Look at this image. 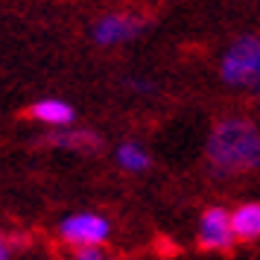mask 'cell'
Listing matches in <instances>:
<instances>
[{
  "mask_svg": "<svg viewBox=\"0 0 260 260\" xmlns=\"http://www.w3.org/2000/svg\"><path fill=\"white\" fill-rule=\"evenodd\" d=\"M208 158L219 173H246L260 167V132L248 120L231 117L213 129Z\"/></svg>",
  "mask_w": 260,
  "mask_h": 260,
  "instance_id": "6da1fadb",
  "label": "cell"
},
{
  "mask_svg": "<svg viewBox=\"0 0 260 260\" xmlns=\"http://www.w3.org/2000/svg\"><path fill=\"white\" fill-rule=\"evenodd\" d=\"M222 79L234 88H260V38H240L222 59Z\"/></svg>",
  "mask_w": 260,
  "mask_h": 260,
  "instance_id": "7a4b0ae2",
  "label": "cell"
},
{
  "mask_svg": "<svg viewBox=\"0 0 260 260\" xmlns=\"http://www.w3.org/2000/svg\"><path fill=\"white\" fill-rule=\"evenodd\" d=\"M111 225L100 213H73L59 225V240L68 248H85V246H106Z\"/></svg>",
  "mask_w": 260,
  "mask_h": 260,
  "instance_id": "3957f363",
  "label": "cell"
},
{
  "mask_svg": "<svg viewBox=\"0 0 260 260\" xmlns=\"http://www.w3.org/2000/svg\"><path fill=\"white\" fill-rule=\"evenodd\" d=\"M143 29V21L132 12H108L94 24V41L103 47L126 44Z\"/></svg>",
  "mask_w": 260,
  "mask_h": 260,
  "instance_id": "277c9868",
  "label": "cell"
},
{
  "mask_svg": "<svg viewBox=\"0 0 260 260\" xmlns=\"http://www.w3.org/2000/svg\"><path fill=\"white\" fill-rule=\"evenodd\" d=\"M234 243V225L222 208H211L199 222V246L208 251H225Z\"/></svg>",
  "mask_w": 260,
  "mask_h": 260,
  "instance_id": "5b68a950",
  "label": "cell"
},
{
  "mask_svg": "<svg viewBox=\"0 0 260 260\" xmlns=\"http://www.w3.org/2000/svg\"><path fill=\"white\" fill-rule=\"evenodd\" d=\"M29 117L41 123V126H47V129H68L76 114H73V108L64 103V100H56V96H47V100H38L32 103L29 108Z\"/></svg>",
  "mask_w": 260,
  "mask_h": 260,
  "instance_id": "8992f818",
  "label": "cell"
},
{
  "mask_svg": "<svg viewBox=\"0 0 260 260\" xmlns=\"http://www.w3.org/2000/svg\"><path fill=\"white\" fill-rule=\"evenodd\" d=\"M234 237L240 240H257L260 237V205H240L231 216Z\"/></svg>",
  "mask_w": 260,
  "mask_h": 260,
  "instance_id": "52a82bcc",
  "label": "cell"
},
{
  "mask_svg": "<svg viewBox=\"0 0 260 260\" xmlns=\"http://www.w3.org/2000/svg\"><path fill=\"white\" fill-rule=\"evenodd\" d=\"M114 158H117V164L126 170V173H143L146 167H149V155H146V149H143L141 143H120L117 152H114Z\"/></svg>",
  "mask_w": 260,
  "mask_h": 260,
  "instance_id": "ba28073f",
  "label": "cell"
},
{
  "mask_svg": "<svg viewBox=\"0 0 260 260\" xmlns=\"http://www.w3.org/2000/svg\"><path fill=\"white\" fill-rule=\"evenodd\" d=\"M53 143L64 146V149H94L96 138L91 132H59V135H53Z\"/></svg>",
  "mask_w": 260,
  "mask_h": 260,
  "instance_id": "9c48e42d",
  "label": "cell"
},
{
  "mask_svg": "<svg viewBox=\"0 0 260 260\" xmlns=\"http://www.w3.org/2000/svg\"><path fill=\"white\" fill-rule=\"evenodd\" d=\"M73 254H76L79 260H103V257H106L103 246H85V248H76Z\"/></svg>",
  "mask_w": 260,
  "mask_h": 260,
  "instance_id": "30bf717a",
  "label": "cell"
},
{
  "mask_svg": "<svg viewBox=\"0 0 260 260\" xmlns=\"http://www.w3.org/2000/svg\"><path fill=\"white\" fill-rule=\"evenodd\" d=\"M15 254V246H12V240L6 234H0V260H9Z\"/></svg>",
  "mask_w": 260,
  "mask_h": 260,
  "instance_id": "8fae6325",
  "label": "cell"
}]
</instances>
